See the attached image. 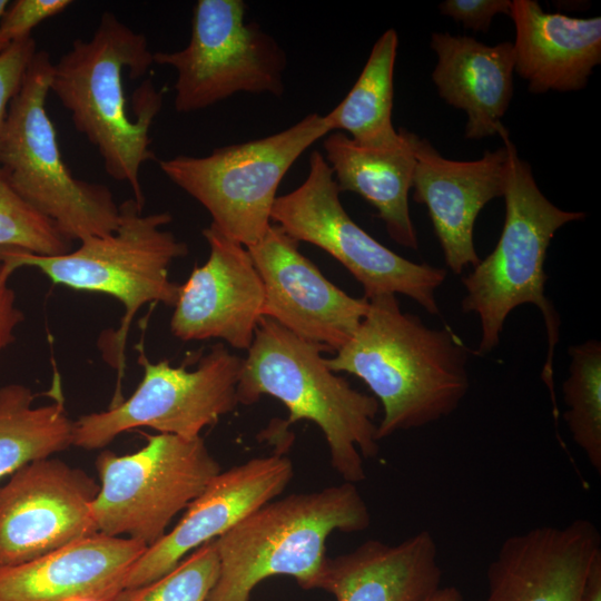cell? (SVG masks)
<instances>
[{
  "instance_id": "cell-2",
  "label": "cell",
  "mask_w": 601,
  "mask_h": 601,
  "mask_svg": "<svg viewBox=\"0 0 601 601\" xmlns=\"http://www.w3.org/2000/svg\"><path fill=\"white\" fill-rule=\"evenodd\" d=\"M152 63L147 38L106 11L89 39H75L52 63L50 77V92L70 112L76 130L96 147L107 174L127 183L144 206L140 168L155 159L149 131L161 109L164 89L146 79L134 95L137 115L130 118L124 72L138 79Z\"/></svg>"
},
{
  "instance_id": "cell-10",
  "label": "cell",
  "mask_w": 601,
  "mask_h": 601,
  "mask_svg": "<svg viewBox=\"0 0 601 601\" xmlns=\"http://www.w3.org/2000/svg\"><path fill=\"white\" fill-rule=\"evenodd\" d=\"M339 194L329 165L314 150L305 180L276 197L270 219L298 243L313 244L339 262L362 285L366 299L402 294L439 315L435 292L446 270L411 262L378 243L349 217Z\"/></svg>"
},
{
  "instance_id": "cell-22",
  "label": "cell",
  "mask_w": 601,
  "mask_h": 601,
  "mask_svg": "<svg viewBox=\"0 0 601 601\" xmlns=\"http://www.w3.org/2000/svg\"><path fill=\"white\" fill-rule=\"evenodd\" d=\"M431 48L437 56L432 79L440 97L467 115L465 138L509 134L501 119L513 96L512 42L487 46L472 37L434 32Z\"/></svg>"
},
{
  "instance_id": "cell-21",
  "label": "cell",
  "mask_w": 601,
  "mask_h": 601,
  "mask_svg": "<svg viewBox=\"0 0 601 601\" xmlns=\"http://www.w3.org/2000/svg\"><path fill=\"white\" fill-rule=\"evenodd\" d=\"M441 579L437 543L425 530L397 544L367 540L327 556L318 589L336 601H424Z\"/></svg>"
},
{
  "instance_id": "cell-24",
  "label": "cell",
  "mask_w": 601,
  "mask_h": 601,
  "mask_svg": "<svg viewBox=\"0 0 601 601\" xmlns=\"http://www.w3.org/2000/svg\"><path fill=\"white\" fill-rule=\"evenodd\" d=\"M397 46L394 29L376 40L352 89L325 115L331 132L346 131L355 142L371 148H392L401 142V130L392 121Z\"/></svg>"
},
{
  "instance_id": "cell-34",
  "label": "cell",
  "mask_w": 601,
  "mask_h": 601,
  "mask_svg": "<svg viewBox=\"0 0 601 601\" xmlns=\"http://www.w3.org/2000/svg\"><path fill=\"white\" fill-rule=\"evenodd\" d=\"M424 601H464V597L461 591L453 587H440Z\"/></svg>"
},
{
  "instance_id": "cell-20",
  "label": "cell",
  "mask_w": 601,
  "mask_h": 601,
  "mask_svg": "<svg viewBox=\"0 0 601 601\" xmlns=\"http://www.w3.org/2000/svg\"><path fill=\"white\" fill-rule=\"evenodd\" d=\"M514 71L532 93L584 88L601 62V18L542 10L535 0L511 1Z\"/></svg>"
},
{
  "instance_id": "cell-31",
  "label": "cell",
  "mask_w": 601,
  "mask_h": 601,
  "mask_svg": "<svg viewBox=\"0 0 601 601\" xmlns=\"http://www.w3.org/2000/svg\"><path fill=\"white\" fill-rule=\"evenodd\" d=\"M442 14L461 22L466 29L487 32L496 14L511 13L510 0H445L440 3Z\"/></svg>"
},
{
  "instance_id": "cell-13",
  "label": "cell",
  "mask_w": 601,
  "mask_h": 601,
  "mask_svg": "<svg viewBox=\"0 0 601 601\" xmlns=\"http://www.w3.org/2000/svg\"><path fill=\"white\" fill-rule=\"evenodd\" d=\"M99 484L58 459L33 461L0 485V568L38 559L96 533Z\"/></svg>"
},
{
  "instance_id": "cell-16",
  "label": "cell",
  "mask_w": 601,
  "mask_h": 601,
  "mask_svg": "<svg viewBox=\"0 0 601 601\" xmlns=\"http://www.w3.org/2000/svg\"><path fill=\"white\" fill-rule=\"evenodd\" d=\"M294 476L283 454L254 457L220 471L186 508L175 528L148 546L129 569L125 588L152 582L190 551L223 535L249 513L280 495Z\"/></svg>"
},
{
  "instance_id": "cell-32",
  "label": "cell",
  "mask_w": 601,
  "mask_h": 601,
  "mask_svg": "<svg viewBox=\"0 0 601 601\" xmlns=\"http://www.w3.org/2000/svg\"><path fill=\"white\" fill-rule=\"evenodd\" d=\"M11 275L0 260V353L14 342V331L24 319L17 305L16 293L8 284Z\"/></svg>"
},
{
  "instance_id": "cell-28",
  "label": "cell",
  "mask_w": 601,
  "mask_h": 601,
  "mask_svg": "<svg viewBox=\"0 0 601 601\" xmlns=\"http://www.w3.org/2000/svg\"><path fill=\"white\" fill-rule=\"evenodd\" d=\"M72 242L28 205L9 185L0 168V249L18 248L40 256H59Z\"/></svg>"
},
{
  "instance_id": "cell-33",
  "label": "cell",
  "mask_w": 601,
  "mask_h": 601,
  "mask_svg": "<svg viewBox=\"0 0 601 601\" xmlns=\"http://www.w3.org/2000/svg\"><path fill=\"white\" fill-rule=\"evenodd\" d=\"M581 601H601V554L592 562L584 581Z\"/></svg>"
},
{
  "instance_id": "cell-35",
  "label": "cell",
  "mask_w": 601,
  "mask_h": 601,
  "mask_svg": "<svg viewBox=\"0 0 601 601\" xmlns=\"http://www.w3.org/2000/svg\"><path fill=\"white\" fill-rule=\"evenodd\" d=\"M10 1L8 0H0V22H1V18L8 7ZM11 43L6 39V37L3 36L2 31H1V26H0V55L10 46Z\"/></svg>"
},
{
  "instance_id": "cell-23",
  "label": "cell",
  "mask_w": 601,
  "mask_h": 601,
  "mask_svg": "<svg viewBox=\"0 0 601 601\" xmlns=\"http://www.w3.org/2000/svg\"><path fill=\"white\" fill-rule=\"evenodd\" d=\"M400 130L402 140L392 148L365 147L344 132L332 131L323 141L324 158L341 193L352 191L362 196L375 207L394 242L417 249L408 206L417 135L404 128Z\"/></svg>"
},
{
  "instance_id": "cell-5",
  "label": "cell",
  "mask_w": 601,
  "mask_h": 601,
  "mask_svg": "<svg viewBox=\"0 0 601 601\" xmlns=\"http://www.w3.org/2000/svg\"><path fill=\"white\" fill-rule=\"evenodd\" d=\"M502 139L508 149L504 224L494 249L462 278L466 293L461 307L464 313L477 316L481 328L477 351L489 354L499 345L510 313L523 304L535 305L548 335L543 375L551 384L561 319L545 295L546 252L562 226L584 219L585 214L552 204L538 187L530 165L519 157L509 134Z\"/></svg>"
},
{
  "instance_id": "cell-9",
  "label": "cell",
  "mask_w": 601,
  "mask_h": 601,
  "mask_svg": "<svg viewBox=\"0 0 601 601\" xmlns=\"http://www.w3.org/2000/svg\"><path fill=\"white\" fill-rule=\"evenodd\" d=\"M99 492L91 504L97 532L141 542L159 541L173 519L221 471L201 436L146 435L140 450L96 459Z\"/></svg>"
},
{
  "instance_id": "cell-12",
  "label": "cell",
  "mask_w": 601,
  "mask_h": 601,
  "mask_svg": "<svg viewBox=\"0 0 601 601\" xmlns=\"http://www.w3.org/2000/svg\"><path fill=\"white\" fill-rule=\"evenodd\" d=\"M137 362L144 375L135 392L106 411L75 421V446L101 449L137 427L195 439L238 405L236 387L243 358L224 344L214 345L193 371L185 364L174 367L167 359L152 363L142 349Z\"/></svg>"
},
{
  "instance_id": "cell-4",
  "label": "cell",
  "mask_w": 601,
  "mask_h": 601,
  "mask_svg": "<svg viewBox=\"0 0 601 601\" xmlns=\"http://www.w3.org/2000/svg\"><path fill=\"white\" fill-rule=\"evenodd\" d=\"M370 525L368 506L354 483L272 500L215 539L219 577L207 601H249L260 581L279 574L318 589L327 538Z\"/></svg>"
},
{
  "instance_id": "cell-29",
  "label": "cell",
  "mask_w": 601,
  "mask_h": 601,
  "mask_svg": "<svg viewBox=\"0 0 601 601\" xmlns=\"http://www.w3.org/2000/svg\"><path fill=\"white\" fill-rule=\"evenodd\" d=\"M71 0H16L9 2L2 18L1 31L11 43L31 37V31L48 18L65 11Z\"/></svg>"
},
{
  "instance_id": "cell-3",
  "label": "cell",
  "mask_w": 601,
  "mask_h": 601,
  "mask_svg": "<svg viewBox=\"0 0 601 601\" xmlns=\"http://www.w3.org/2000/svg\"><path fill=\"white\" fill-rule=\"evenodd\" d=\"M236 387L238 404L252 405L262 395L279 400L288 410L285 425L314 422L323 432L332 467L344 482L366 477L364 459L378 453L374 420L378 401L351 386L326 364L328 349L293 334L262 316Z\"/></svg>"
},
{
  "instance_id": "cell-25",
  "label": "cell",
  "mask_w": 601,
  "mask_h": 601,
  "mask_svg": "<svg viewBox=\"0 0 601 601\" xmlns=\"http://www.w3.org/2000/svg\"><path fill=\"white\" fill-rule=\"evenodd\" d=\"M35 398L23 384L0 387V480L73 445L75 421L67 415L60 383L55 402L35 407Z\"/></svg>"
},
{
  "instance_id": "cell-26",
  "label": "cell",
  "mask_w": 601,
  "mask_h": 601,
  "mask_svg": "<svg viewBox=\"0 0 601 601\" xmlns=\"http://www.w3.org/2000/svg\"><path fill=\"white\" fill-rule=\"evenodd\" d=\"M571 363L563 383V418L574 443L601 473V343L589 339L569 347Z\"/></svg>"
},
{
  "instance_id": "cell-7",
  "label": "cell",
  "mask_w": 601,
  "mask_h": 601,
  "mask_svg": "<svg viewBox=\"0 0 601 601\" xmlns=\"http://www.w3.org/2000/svg\"><path fill=\"white\" fill-rule=\"evenodd\" d=\"M52 60L37 50L12 99L0 137V168L12 189L68 240L115 231L119 205L111 190L72 175L46 109Z\"/></svg>"
},
{
  "instance_id": "cell-8",
  "label": "cell",
  "mask_w": 601,
  "mask_h": 601,
  "mask_svg": "<svg viewBox=\"0 0 601 601\" xmlns=\"http://www.w3.org/2000/svg\"><path fill=\"white\" fill-rule=\"evenodd\" d=\"M329 132L325 115L313 112L270 136L218 147L206 156L178 155L159 167L209 213L219 231L248 247L272 225L276 191L288 169Z\"/></svg>"
},
{
  "instance_id": "cell-15",
  "label": "cell",
  "mask_w": 601,
  "mask_h": 601,
  "mask_svg": "<svg viewBox=\"0 0 601 601\" xmlns=\"http://www.w3.org/2000/svg\"><path fill=\"white\" fill-rule=\"evenodd\" d=\"M209 256L180 285L170 319L181 341L220 338L238 349L253 343L265 299L264 285L248 249L213 224L203 229Z\"/></svg>"
},
{
  "instance_id": "cell-1",
  "label": "cell",
  "mask_w": 601,
  "mask_h": 601,
  "mask_svg": "<svg viewBox=\"0 0 601 601\" xmlns=\"http://www.w3.org/2000/svg\"><path fill=\"white\" fill-rule=\"evenodd\" d=\"M367 300L354 335L326 364L361 378L381 403L378 440L451 415L470 388L466 347L449 327L404 313L394 294Z\"/></svg>"
},
{
  "instance_id": "cell-27",
  "label": "cell",
  "mask_w": 601,
  "mask_h": 601,
  "mask_svg": "<svg viewBox=\"0 0 601 601\" xmlns=\"http://www.w3.org/2000/svg\"><path fill=\"white\" fill-rule=\"evenodd\" d=\"M218 577L219 556L211 540L165 575L144 585L125 588L111 601H207Z\"/></svg>"
},
{
  "instance_id": "cell-11",
  "label": "cell",
  "mask_w": 601,
  "mask_h": 601,
  "mask_svg": "<svg viewBox=\"0 0 601 601\" xmlns=\"http://www.w3.org/2000/svg\"><path fill=\"white\" fill-rule=\"evenodd\" d=\"M243 0H198L188 45L154 52V63L177 72L174 107L189 114L238 92L284 93L286 55L255 21Z\"/></svg>"
},
{
  "instance_id": "cell-19",
  "label": "cell",
  "mask_w": 601,
  "mask_h": 601,
  "mask_svg": "<svg viewBox=\"0 0 601 601\" xmlns=\"http://www.w3.org/2000/svg\"><path fill=\"white\" fill-rule=\"evenodd\" d=\"M146 549L129 538L92 533L32 561L0 568V601H111Z\"/></svg>"
},
{
  "instance_id": "cell-30",
  "label": "cell",
  "mask_w": 601,
  "mask_h": 601,
  "mask_svg": "<svg viewBox=\"0 0 601 601\" xmlns=\"http://www.w3.org/2000/svg\"><path fill=\"white\" fill-rule=\"evenodd\" d=\"M32 37L11 42L0 55V137L9 106L19 91L27 69L37 52Z\"/></svg>"
},
{
  "instance_id": "cell-14",
  "label": "cell",
  "mask_w": 601,
  "mask_h": 601,
  "mask_svg": "<svg viewBox=\"0 0 601 601\" xmlns=\"http://www.w3.org/2000/svg\"><path fill=\"white\" fill-rule=\"evenodd\" d=\"M264 285L263 316L300 338L336 353L354 335L368 309L331 283L278 225L246 247Z\"/></svg>"
},
{
  "instance_id": "cell-17",
  "label": "cell",
  "mask_w": 601,
  "mask_h": 601,
  "mask_svg": "<svg viewBox=\"0 0 601 601\" xmlns=\"http://www.w3.org/2000/svg\"><path fill=\"white\" fill-rule=\"evenodd\" d=\"M599 554L601 535L588 519L512 534L486 569L484 601H581Z\"/></svg>"
},
{
  "instance_id": "cell-6",
  "label": "cell",
  "mask_w": 601,
  "mask_h": 601,
  "mask_svg": "<svg viewBox=\"0 0 601 601\" xmlns=\"http://www.w3.org/2000/svg\"><path fill=\"white\" fill-rule=\"evenodd\" d=\"M142 209L144 205L134 197L124 200L115 231L87 237L63 255L0 249V260L11 274L20 267H33L56 285L107 294L122 304L125 315L112 336L114 366L119 372L125 366V345L132 318L147 303L175 306L180 284L170 280L168 269L175 259L188 254L186 243L162 229L171 221L170 214L145 215Z\"/></svg>"
},
{
  "instance_id": "cell-18",
  "label": "cell",
  "mask_w": 601,
  "mask_h": 601,
  "mask_svg": "<svg viewBox=\"0 0 601 601\" xmlns=\"http://www.w3.org/2000/svg\"><path fill=\"white\" fill-rule=\"evenodd\" d=\"M414 151L413 199L427 207L445 264L462 274L480 262L474 224L489 201L503 197L508 149L485 151L477 160H451L416 136Z\"/></svg>"
}]
</instances>
